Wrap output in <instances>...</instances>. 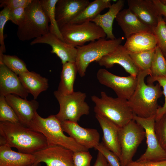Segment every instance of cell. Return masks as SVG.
<instances>
[{
  "instance_id": "obj_1",
  "label": "cell",
  "mask_w": 166,
  "mask_h": 166,
  "mask_svg": "<svg viewBox=\"0 0 166 166\" xmlns=\"http://www.w3.org/2000/svg\"><path fill=\"white\" fill-rule=\"evenodd\" d=\"M16 148L18 152L33 154L48 146L41 133L21 123L0 122V145Z\"/></svg>"
},
{
  "instance_id": "obj_2",
  "label": "cell",
  "mask_w": 166,
  "mask_h": 166,
  "mask_svg": "<svg viewBox=\"0 0 166 166\" xmlns=\"http://www.w3.org/2000/svg\"><path fill=\"white\" fill-rule=\"evenodd\" d=\"M150 75V70L139 71L137 76V84L133 94L128 100L134 114L140 117L147 118L155 117L158 99L163 95L158 83L146 84L145 77Z\"/></svg>"
},
{
  "instance_id": "obj_3",
  "label": "cell",
  "mask_w": 166,
  "mask_h": 166,
  "mask_svg": "<svg viewBox=\"0 0 166 166\" xmlns=\"http://www.w3.org/2000/svg\"><path fill=\"white\" fill-rule=\"evenodd\" d=\"M30 128L41 133L45 136L48 147L59 145L73 152L88 151V149L80 145L71 137L64 134L61 121L55 115H51L44 118L36 112Z\"/></svg>"
},
{
  "instance_id": "obj_4",
  "label": "cell",
  "mask_w": 166,
  "mask_h": 166,
  "mask_svg": "<svg viewBox=\"0 0 166 166\" xmlns=\"http://www.w3.org/2000/svg\"><path fill=\"white\" fill-rule=\"evenodd\" d=\"M91 99L95 105V113L106 118L120 128L133 119L135 114L127 100L113 98L104 91L101 92L100 97L93 95Z\"/></svg>"
},
{
  "instance_id": "obj_5",
  "label": "cell",
  "mask_w": 166,
  "mask_h": 166,
  "mask_svg": "<svg viewBox=\"0 0 166 166\" xmlns=\"http://www.w3.org/2000/svg\"><path fill=\"white\" fill-rule=\"evenodd\" d=\"M49 21L43 11L39 0H32L26 8L25 18L18 26L17 35L21 41L35 39L49 32Z\"/></svg>"
},
{
  "instance_id": "obj_6",
  "label": "cell",
  "mask_w": 166,
  "mask_h": 166,
  "mask_svg": "<svg viewBox=\"0 0 166 166\" xmlns=\"http://www.w3.org/2000/svg\"><path fill=\"white\" fill-rule=\"evenodd\" d=\"M123 38H119L113 40L102 38L86 45L76 47L77 54L76 63L78 73L81 77L85 76L89 64L97 62L104 56L113 51L121 45Z\"/></svg>"
},
{
  "instance_id": "obj_7",
  "label": "cell",
  "mask_w": 166,
  "mask_h": 166,
  "mask_svg": "<svg viewBox=\"0 0 166 166\" xmlns=\"http://www.w3.org/2000/svg\"><path fill=\"white\" fill-rule=\"evenodd\" d=\"M53 94L60 106L59 111L55 116L60 121L77 123L82 116L89 113L90 108L85 101L86 93L74 91L70 94H63L57 90Z\"/></svg>"
},
{
  "instance_id": "obj_8",
  "label": "cell",
  "mask_w": 166,
  "mask_h": 166,
  "mask_svg": "<svg viewBox=\"0 0 166 166\" xmlns=\"http://www.w3.org/2000/svg\"><path fill=\"white\" fill-rule=\"evenodd\" d=\"M65 42L76 47L89 42L105 38L103 30L93 22L88 21L79 24L68 23L59 27Z\"/></svg>"
},
{
  "instance_id": "obj_9",
  "label": "cell",
  "mask_w": 166,
  "mask_h": 166,
  "mask_svg": "<svg viewBox=\"0 0 166 166\" xmlns=\"http://www.w3.org/2000/svg\"><path fill=\"white\" fill-rule=\"evenodd\" d=\"M145 137L144 129L134 119L119 128L121 152L119 160L121 166H126L132 161L138 147Z\"/></svg>"
},
{
  "instance_id": "obj_10",
  "label": "cell",
  "mask_w": 166,
  "mask_h": 166,
  "mask_svg": "<svg viewBox=\"0 0 166 166\" xmlns=\"http://www.w3.org/2000/svg\"><path fill=\"white\" fill-rule=\"evenodd\" d=\"M133 119L144 129L147 145L145 151L136 161L166 160V150L160 144L155 131V117L144 118L135 115Z\"/></svg>"
},
{
  "instance_id": "obj_11",
  "label": "cell",
  "mask_w": 166,
  "mask_h": 166,
  "mask_svg": "<svg viewBox=\"0 0 166 166\" xmlns=\"http://www.w3.org/2000/svg\"><path fill=\"white\" fill-rule=\"evenodd\" d=\"M96 76L100 84L112 89L118 97L127 100L133 93L137 84V77L118 76L103 68L98 70Z\"/></svg>"
},
{
  "instance_id": "obj_12",
  "label": "cell",
  "mask_w": 166,
  "mask_h": 166,
  "mask_svg": "<svg viewBox=\"0 0 166 166\" xmlns=\"http://www.w3.org/2000/svg\"><path fill=\"white\" fill-rule=\"evenodd\" d=\"M63 131L73 139L78 144L89 149L98 145L100 135L95 129L85 128L77 123L70 121H61Z\"/></svg>"
},
{
  "instance_id": "obj_13",
  "label": "cell",
  "mask_w": 166,
  "mask_h": 166,
  "mask_svg": "<svg viewBox=\"0 0 166 166\" xmlns=\"http://www.w3.org/2000/svg\"><path fill=\"white\" fill-rule=\"evenodd\" d=\"M32 154L36 162H44L46 166H73V152L60 146H49Z\"/></svg>"
},
{
  "instance_id": "obj_14",
  "label": "cell",
  "mask_w": 166,
  "mask_h": 166,
  "mask_svg": "<svg viewBox=\"0 0 166 166\" xmlns=\"http://www.w3.org/2000/svg\"><path fill=\"white\" fill-rule=\"evenodd\" d=\"M46 44L50 45L52 49L51 53H54L61 61L62 64L67 62H75L77 49L64 41L55 35L49 32L40 37L34 39L31 45L37 44Z\"/></svg>"
},
{
  "instance_id": "obj_15",
  "label": "cell",
  "mask_w": 166,
  "mask_h": 166,
  "mask_svg": "<svg viewBox=\"0 0 166 166\" xmlns=\"http://www.w3.org/2000/svg\"><path fill=\"white\" fill-rule=\"evenodd\" d=\"M8 103L13 108L20 123L30 128L31 123L39 107L38 102L35 99L28 100L14 94L5 96Z\"/></svg>"
},
{
  "instance_id": "obj_16",
  "label": "cell",
  "mask_w": 166,
  "mask_h": 166,
  "mask_svg": "<svg viewBox=\"0 0 166 166\" xmlns=\"http://www.w3.org/2000/svg\"><path fill=\"white\" fill-rule=\"evenodd\" d=\"M101 66L110 68L116 64L121 66L130 75L137 77L139 70L124 45H119L113 51L104 56L97 62Z\"/></svg>"
},
{
  "instance_id": "obj_17",
  "label": "cell",
  "mask_w": 166,
  "mask_h": 166,
  "mask_svg": "<svg viewBox=\"0 0 166 166\" xmlns=\"http://www.w3.org/2000/svg\"><path fill=\"white\" fill-rule=\"evenodd\" d=\"M89 0H58L55 6L56 19L60 27L69 23L90 3Z\"/></svg>"
},
{
  "instance_id": "obj_18",
  "label": "cell",
  "mask_w": 166,
  "mask_h": 166,
  "mask_svg": "<svg viewBox=\"0 0 166 166\" xmlns=\"http://www.w3.org/2000/svg\"><path fill=\"white\" fill-rule=\"evenodd\" d=\"M127 2L128 8L143 23L152 30L156 26L159 15L152 0H128Z\"/></svg>"
},
{
  "instance_id": "obj_19",
  "label": "cell",
  "mask_w": 166,
  "mask_h": 166,
  "mask_svg": "<svg viewBox=\"0 0 166 166\" xmlns=\"http://www.w3.org/2000/svg\"><path fill=\"white\" fill-rule=\"evenodd\" d=\"M14 94L27 99L29 93L22 84L18 75L3 64H0V95Z\"/></svg>"
},
{
  "instance_id": "obj_20",
  "label": "cell",
  "mask_w": 166,
  "mask_h": 166,
  "mask_svg": "<svg viewBox=\"0 0 166 166\" xmlns=\"http://www.w3.org/2000/svg\"><path fill=\"white\" fill-rule=\"evenodd\" d=\"M95 117L103 131L102 142L104 145L120 159L121 154L119 140L120 128L103 116L96 114Z\"/></svg>"
},
{
  "instance_id": "obj_21",
  "label": "cell",
  "mask_w": 166,
  "mask_h": 166,
  "mask_svg": "<svg viewBox=\"0 0 166 166\" xmlns=\"http://www.w3.org/2000/svg\"><path fill=\"white\" fill-rule=\"evenodd\" d=\"M115 19L126 39L136 33L153 32L152 29L141 22L128 8L121 10Z\"/></svg>"
},
{
  "instance_id": "obj_22",
  "label": "cell",
  "mask_w": 166,
  "mask_h": 166,
  "mask_svg": "<svg viewBox=\"0 0 166 166\" xmlns=\"http://www.w3.org/2000/svg\"><path fill=\"white\" fill-rule=\"evenodd\" d=\"M156 38L152 32H144L132 35L124 46L129 54L150 50L157 46Z\"/></svg>"
},
{
  "instance_id": "obj_23",
  "label": "cell",
  "mask_w": 166,
  "mask_h": 166,
  "mask_svg": "<svg viewBox=\"0 0 166 166\" xmlns=\"http://www.w3.org/2000/svg\"><path fill=\"white\" fill-rule=\"evenodd\" d=\"M11 148L0 145V166H31L36 162L33 154L16 152Z\"/></svg>"
},
{
  "instance_id": "obj_24",
  "label": "cell",
  "mask_w": 166,
  "mask_h": 166,
  "mask_svg": "<svg viewBox=\"0 0 166 166\" xmlns=\"http://www.w3.org/2000/svg\"><path fill=\"white\" fill-rule=\"evenodd\" d=\"M18 76L23 86L32 95L34 99L49 88L48 79L34 72L28 71Z\"/></svg>"
},
{
  "instance_id": "obj_25",
  "label": "cell",
  "mask_w": 166,
  "mask_h": 166,
  "mask_svg": "<svg viewBox=\"0 0 166 166\" xmlns=\"http://www.w3.org/2000/svg\"><path fill=\"white\" fill-rule=\"evenodd\" d=\"M124 3V0L117 1L112 4L108 12L103 14H99L91 21L103 30L107 38L111 40L116 38L113 32V24L114 19L123 8Z\"/></svg>"
},
{
  "instance_id": "obj_26",
  "label": "cell",
  "mask_w": 166,
  "mask_h": 166,
  "mask_svg": "<svg viewBox=\"0 0 166 166\" xmlns=\"http://www.w3.org/2000/svg\"><path fill=\"white\" fill-rule=\"evenodd\" d=\"M77 72L75 62H69L62 64L60 81L57 90L63 94L73 92L74 84Z\"/></svg>"
},
{
  "instance_id": "obj_27",
  "label": "cell",
  "mask_w": 166,
  "mask_h": 166,
  "mask_svg": "<svg viewBox=\"0 0 166 166\" xmlns=\"http://www.w3.org/2000/svg\"><path fill=\"white\" fill-rule=\"evenodd\" d=\"M111 1L110 0H95L90 2L82 12L69 23L79 24L91 21L103 10L109 8L112 5Z\"/></svg>"
},
{
  "instance_id": "obj_28",
  "label": "cell",
  "mask_w": 166,
  "mask_h": 166,
  "mask_svg": "<svg viewBox=\"0 0 166 166\" xmlns=\"http://www.w3.org/2000/svg\"><path fill=\"white\" fill-rule=\"evenodd\" d=\"M58 1L39 0L42 8L49 21V32L64 41L56 19L55 6Z\"/></svg>"
},
{
  "instance_id": "obj_29",
  "label": "cell",
  "mask_w": 166,
  "mask_h": 166,
  "mask_svg": "<svg viewBox=\"0 0 166 166\" xmlns=\"http://www.w3.org/2000/svg\"><path fill=\"white\" fill-rule=\"evenodd\" d=\"M155 49L129 54L133 62L139 71L150 70Z\"/></svg>"
},
{
  "instance_id": "obj_30",
  "label": "cell",
  "mask_w": 166,
  "mask_h": 166,
  "mask_svg": "<svg viewBox=\"0 0 166 166\" xmlns=\"http://www.w3.org/2000/svg\"><path fill=\"white\" fill-rule=\"evenodd\" d=\"M150 70V76L166 75V59L161 50L158 46L155 49Z\"/></svg>"
},
{
  "instance_id": "obj_31",
  "label": "cell",
  "mask_w": 166,
  "mask_h": 166,
  "mask_svg": "<svg viewBox=\"0 0 166 166\" xmlns=\"http://www.w3.org/2000/svg\"><path fill=\"white\" fill-rule=\"evenodd\" d=\"M1 64H3L18 76L29 71L24 62L16 56L3 54L0 58Z\"/></svg>"
},
{
  "instance_id": "obj_32",
  "label": "cell",
  "mask_w": 166,
  "mask_h": 166,
  "mask_svg": "<svg viewBox=\"0 0 166 166\" xmlns=\"http://www.w3.org/2000/svg\"><path fill=\"white\" fill-rule=\"evenodd\" d=\"M0 121L20 123L14 110L7 101L5 96L1 95H0Z\"/></svg>"
},
{
  "instance_id": "obj_33",
  "label": "cell",
  "mask_w": 166,
  "mask_h": 166,
  "mask_svg": "<svg viewBox=\"0 0 166 166\" xmlns=\"http://www.w3.org/2000/svg\"><path fill=\"white\" fill-rule=\"evenodd\" d=\"M157 41V46L163 53H166V22L159 15L156 26L152 30Z\"/></svg>"
},
{
  "instance_id": "obj_34",
  "label": "cell",
  "mask_w": 166,
  "mask_h": 166,
  "mask_svg": "<svg viewBox=\"0 0 166 166\" xmlns=\"http://www.w3.org/2000/svg\"><path fill=\"white\" fill-rule=\"evenodd\" d=\"M147 83H153L157 81L163 89V93L165 97L163 106L158 107L155 116V121L159 120L166 115V75L158 77L149 76L147 79Z\"/></svg>"
},
{
  "instance_id": "obj_35",
  "label": "cell",
  "mask_w": 166,
  "mask_h": 166,
  "mask_svg": "<svg viewBox=\"0 0 166 166\" xmlns=\"http://www.w3.org/2000/svg\"><path fill=\"white\" fill-rule=\"evenodd\" d=\"M154 129L160 144L166 150V115L155 121Z\"/></svg>"
},
{
  "instance_id": "obj_36",
  "label": "cell",
  "mask_w": 166,
  "mask_h": 166,
  "mask_svg": "<svg viewBox=\"0 0 166 166\" xmlns=\"http://www.w3.org/2000/svg\"><path fill=\"white\" fill-rule=\"evenodd\" d=\"M92 156L89 151L73 152V166H91Z\"/></svg>"
},
{
  "instance_id": "obj_37",
  "label": "cell",
  "mask_w": 166,
  "mask_h": 166,
  "mask_svg": "<svg viewBox=\"0 0 166 166\" xmlns=\"http://www.w3.org/2000/svg\"><path fill=\"white\" fill-rule=\"evenodd\" d=\"M94 149L103 154L109 166H121L118 157L113 152L106 148L102 142L100 143Z\"/></svg>"
},
{
  "instance_id": "obj_38",
  "label": "cell",
  "mask_w": 166,
  "mask_h": 166,
  "mask_svg": "<svg viewBox=\"0 0 166 166\" xmlns=\"http://www.w3.org/2000/svg\"><path fill=\"white\" fill-rule=\"evenodd\" d=\"M32 0H1L0 7L11 10L20 7L26 8Z\"/></svg>"
},
{
  "instance_id": "obj_39",
  "label": "cell",
  "mask_w": 166,
  "mask_h": 166,
  "mask_svg": "<svg viewBox=\"0 0 166 166\" xmlns=\"http://www.w3.org/2000/svg\"><path fill=\"white\" fill-rule=\"evenodd\" d=\"M10 10L7 8H3L0 12V48L6 51L4 42V29L5 25L9 21Z\"/></svg>"
},
{
  "instance_id": "obj_40",
  "label": "cell",
  "mask_w": 166,
  "mask_h": 166,
  "mask_svg": "<svg viewBox=\"0 0 166 166\" xmlns=\"http://www.w3.org/2000/svg\"><path fill=\"white\" fill-rule=\"evenodd\" d=\"M26 8L20 7L10 10L9 21L18 26L24 20L26 14Z\"/></svg>"
},
{
  "instance_id": "obj_41",
  "label": "cell",
  "mask_w": 166,
  "mask_h": 166,
  "mask_svg": "<svg viewBox=\"0 0 166 166\" xmlns=\"http://www.w3.org/2000/svg\"><path fill=\"white\" fill-rule=\"evenodd\" d=\"M126 166H166V160L160 161H132Z\"/></svg>"
},
{
  "instance_id": "obj_42",
  "label": "cell",
  "mask_w": 166,
  "mask_h": 166,
  "mask_svg": "<svg viewBox=\"0 0 166 166\" xmlns=\"http://www.w3.org/2000/svg\"><path fill=\"white\" fill-rule=\"evenodd\" d=\"M158 13L159 15H163L166 18V5L160 0H152Z\"/></svg>"
},
{
  "instance_id": "obj_43",
  "label": "cell",
  "mask_w": 166,
  "mask_h": 166,
  "mask_svg": "<svg viewBox=\"0 0 166 166\" xmlns=\"http://www.w3.org/2000/svg\"><path fill=\"white\" fill-rule=\"evenodd\" d=\"M93 166H109V164L103 154L98 151L97 158Z\"/></svg>"
},
{
  "instance_id": "obj_44",
  "label": "cell",
  "mask_w": 166,
  "mask_h": 166,
  "mask_svg": "<svg viewBox=\"0 0 166 166\" xmlns=\"http://www.w3.org/2000/svg\"><path fill=\"white\" fill-rule=\"evenodd\" d=\"M31 166H42L41 163L35 162L34 164Z\"/></svg>"
},
{
  "instance_id": "obj_45",
  "label": "cell",
  "mask_w": 166,
  "mask_h": 166,
  "mask_svg": "<svg viewBox=\"0 0 166 166\" xmlns=\"http://www.w3.org/2000/svg\"><path fill=\"white\" fill-rule=\"evenodd\" d=\"M160 1L166 5V0H160Z\"/></svg>"
},
{
  "instance_id": "obj_46",
  "label": "cell",
  "mask_w": 166,
  "mask_h": 166,
  "mask_svg": "<svg viewBox=\"0 0 166 166\" xmlns=\"http://www.w3.org/2000/svg\"><path fill=\"white\" fill-rule=\"evenodd\" d=\"M164 55V56L165 58V59H166V53H163Z\"/></svg>"
}]
</instances>
